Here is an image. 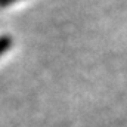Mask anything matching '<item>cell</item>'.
Returning a JSON list of instances; mask_svg holds the SVG:
<instances>
[{
  "label": "cell",
  "mask_w": 127,
  "mask_h": 127,
  "mask_svg": "<svg viewBox=\"0 0 127 127\" xmlns=\"http://www.w3.org/2000/svg\"><path fill=\"white\" fill-rule=\"evenodd\" d=\"M15 1H18V0H0V7H7V6L13 4Z\"/></svg>",
  "instance_id": "7a4b0ae2"
},
{
  "label": "cell",
  "mask_w": 127,
  "mask_h": 127,
  "mask_svg": "<svg viewBox=\"0 0 127 127\" xmlns=\"http://www.w3.org/2000/svg\"><path fill=\"white\" fill-rule=\"evenodd\" d=\"M13 44V40L10 35H0V56H3Z\"/></svg>",
  "instance_id": "6da1fadb"
}]
</instances>
